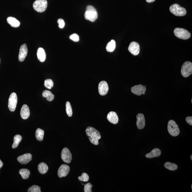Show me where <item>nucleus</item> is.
<instances>
[{"label": "nucleus", "instance_id": "obj_1", "mask_svg": "<svg viewBox=\"0 0 192 192\" xmlns=\"http://www.w3.org/2000/svg\"><path fill=\"white\" fill-rule=\"evenodd\" d=\"M86 135L89 137V139L92 144L95 145L99 144V140L101 138L100 133L95 128L88 127L86 130Z\"/></svg>", "mask_w": 192, "mask_h": 192}, {"label": "nucleus", "instance_id": "obj_2", "mask_svg": "<svg viewBox=\"0 0 192 192\" xmlns=\"http://www.w3.org/2000/svg\"><path fill=\"white\" fill-rule=\"evenodd\" d=\"M98 17V14L96 9L92 6H88L84 14L85 19L93 22L97 19Z\"/></svg>", "mask_w": 192, "mask_h": 192}, {"label": "nucleus", "instance_id": "obj_3", "mask_svg": "<svg viewBox=\"0 0 192 192\" xmlns=\"http://www.w3.org/2000/svg\"><path fill=\"white\" fill-rule=\"evenodd\" d=\"M169 10L170 12L177 16H184L187 14L185 9L180 6L177 4L171 5L170 7Z\"/></svg>", "mask_w": 192, "mask_h": 192}, {"label": "nucleus", "instance_id": "obj_4", "mask_svg": "<svg viewBox=\"0 0 192 192\" xmlns=\"http://www.w3.org/2000/svg\"><path fill=\"white\" fill-rule=\"evenodd\" d=\"M175 35L181 39H188L191 37V34L187 30L183 28H176L174 30Z\"/></svg>", "mask_w": 192, "mask_h": 192}, {"label": "nucleus", "instance_id": "obj_5", "mask_svg": "<svg viewBox=\"0 0 192 192\" xmlns=\"http://www.w3.org/2000/svg\"><path fill=\"white\" fill-rule=\"evenodd\" d=\"M168 130L169 134L173 137L177 136L180 134V130L178 125L175 121L173 120H170L169 121Z\"/></svg>", "mask_w": 192, "mask_h": 192}, {"label": "nucleus", "instance_id": "obj_6", "mask_svg": "<svg viewBox=\"0 0 192 192\" xmlns=\"http://www.w3.org/2000/svg\"><path fill=\"white\" fill-rule=\"evenodd\" d=\"M47 7V0H36L33 4L35 10L39 13H42L45 11Z\"/></svg>", "mask_w": 192, "mask_h": 192}, {"label": "nucleus", "instance_id": "obj_7", "mask_svg": "<svg viewBox=\"0 0 192 192\" xmlns=\"http://www.w3.org/2000/svg\"><path fill=\"white\" fill-rule=\"evenodd\" d=\"M181 74L183 77L187 78L192 74V63L189 61L185 62L182 66Z\"/></svg>", "mask_w": 192, "mask_h": 192}, {"label": "nucleus", "instance_id": "obj_8", "mask_svg": "<svg viewBox=\"0 0 192 192\" xmlns=\"http://www.w3.org/2000/svg\"><path fill=\"white\" fill-rule=\"evenodd\" d=\"M18 102V98L16 94L12 93L11 94L9 99L8 106L11 112H13L16 108Z\"/></svg>", "mask_w": 192, "mask_h": 192}, {"label": "nucleus", "instance_id": "obj_9", "mask_svg": "<svg viewBox=\"0 0 192 192\" xmlns=\"http://www.w3.org/2000/svg\"><path fill=\"white\" fill-rule=\"evenodd\" d=\"M61 158L64 162L69 164L71 162L72 155L70 150L67 148H64L62 150Z\"/></svg>", "mask_w": 192, "mask_h": 192}, {"label": "nucleus", "instance_id": "obj_10", "mask_svg": "<svg viewBox=\"0 0 192 192\" xmlns=\"http://www.w3.org/2000/svg\"><path fill=\"white\" fill-rule=\"evenodd\" d=\"M131 91L134 94L140 96L142 94H145L146 88L145 86L140 84L133 86L131 88Z\"/></svg>", "mask_w": 192, "mask_h": 192}, {"label": "nucleus", "instance_id": "obj_11", "mask_svg": "<svg viewBox=\"0 0 192 192\" xmlns=\"http://www.w3.org/2000/svg\"><path fill=\"white\" fill-rule=\"evenodd\" d=\"M128 50L134 56L138 55L139 54L140 50L139 44L136 42H132L130 44Z\"/></svg>", "mask_w": 192, "mask_h": 192}, {"label": "nucleus", "instance_id": "obj_12", "mask_svg": "<svg viewBox=\"0 0 192 192\" xmlns=\"http://www.w3.org/2000/svg\"><path fill=\"white\" fill-rule=\"evenodd\" d=\"M98 91L99 94L102 96L106 95L109 91V86L107 83L105 81H102L99 83Z\"/></svg>", "mask_w": 192, "mask_h": 192}, {"label": "nucleus", "instance_id": "obj_13", "mask_svg": "<svg viewBox=\"0 0 192 192\" xmlns=\"http://www.w3.org/2000/svg\"><path fill=\"white\" fill-rule=\"evenodd\" d=\"M70 171V167L66 164L60 165L58 171V175L60 177H65L68 174Z\"/></svg>", "mask_w": 192, "mask_h": 192}, {"label": "nucleus", "instance_id": "obj_14", "mask_svg": "<svg viewBox=\"0 0 192 192\" xmlns=\"http://www.w3.org/2000/svg\"><path fill=\"white\" fill-rule=\"evenodd\" d=\"M136 125L138 129H143L145 126V121L143 114L139 113L136 116Z\"/></svg>", "mask_w": 192, "mask_h": 192}, {"label": "nucleus", "instance_id": "obj_15", "mask_svg": "<svg viewBox=\"0 0 192 192\" xmlns=\"http://www.w3.org/2000/svg\"><path fill=\"white\" fill-rule=\"evenodd\" d=\"M32 159V155L30 153H26L19 156L17 160L20 163L25 164L28 163Z\"/></svg>", "mask_w": 192, "mask_h": 192}, {"label": "nucleus", "instance_id": "obj_16", "mask_svg": "<svg viewBox=\"0 0 192 192\" xmlns=\"http://www.w3.org/2000/svg\"><path fill=\"white\" fill-rule=\"evenodd\" d=\"M28 50L26 44H23L20 47L18 59L20 62H23L25 59L27 55Z\"/></svg>", "mask_w": 192, "mask_h": 192}, {"label": "nucleus", "instance_id": "obj_17", "mask_svg": "<svg viewBox=\"0 0 192 192\" xmlns=\"http://www.w3.org/2000/svg\"><path fill=\"white\" fill-rule=\"evenodd\" d=\"M107 119L111 123L114 124H118L119 122V118L116 112H111L108 113Z\"/></svg>", "mask_w": 192, "mask_h": 192}, {"label": "nucleus", "instance_id": "obj_18", "mask_svg": "<svg viewBox=\"0 0 192 192\" xmlns=\"http://www.w3.org/2000/svg\"><path fill=\"white\" fill-rule=\"evenodd\" d=\"M30 115L29 108L27 105H23L21 111V115L23 119L26 120L28 119Z\"/></svg>", "mask_w": 192, "mask_h": 192}, {"label": "nucleus", "instance_id": "obj_19", "mask_svg": "<svg viewBox=\"0 0 192 192\" xmlns=\"http://www.w3.org/2000/svg\"><path fill=\"white\" fill-rule=\"evenodd\" d=\"M161 154V150L158 148H155L153 149L151 152L146 154L145 157L148 158H152L159 157Z\"/></svg>", "mask_w": 192, "mask_h": 192}, {"label": "nucleus", "instance_id": "obj_20", "mask_svg": "<svg viewBox=\"0 0 192 192\" xmlns=\"http://www.w3.org/2000/svg\"><path fill=\"white\" fill-rule=\"evenodd\" d=\"M37 57L38 60L41 62L45 61L46 59V53L45 50L42 48H39L37 50Z\"/></svg>", "mask_w": 192, "mask_h": 192}, {"label": "nucleus", "instance_id": "obj_21", "mask_svg": "<svg viewBox=\"0 0 192 192\" xmlns=\"http://www.w3.org/2000/svg\"><path fill=\"white\" fill-rule=\"evenodd\" d=\"M7 22L11 27H17L20 25V23L16 19L13 17H9L7 19Z\"/></svg>", "mask_w": 192, "mask_h": 192}, {"label": "nucleus", "instance_id": "obj_22", "mask_svg": "<svg viewBox=\"0 0 192 192\" xmlns=\"http://www.w3.org/2000/svg\"><path fill=\"white\" fill-rule=\"evenodd\" d=\"M39 171L41 174H45L47 173L48 170V167L44 163H41L38 166Z\"/></svg>", "mask_w": 192, "mask_h": 192}, {"label": "nucleus", "instance_id": "obj_23", "mask_svg": "<svg viewBox=\"0 0 192 192\" xmlns=\"http://www.w3.org/2000/svg\"><path fill=\"white\" fill-rule=\"evenodd\" d=\"M44 135V131L43 130L38 128L35 132L36 138L37 140L41 141L43 140Z\"/></svg>", "mask_w": 192, "mask_h": 192}, {"label": "nucleus", "instance_id": "obj_24", "mask_svg": "<svg viewBox=\"0 0 192 192\" xmlns=\"http://www.w3.org/2000/svg\"><path fill=\"white\" fill-rule=\"evenodd\" d=\"M42 95L44 97L47 98V100L49 102L53 101L54 97V95L52 94V92L47 90L44 91Z\"/></svg>", "mask_w": 192, "mask_h": 192}, {"label": "nucleus", "instance_id": "obj_25", "mask_svg": "<svg viewBox=\"0 0 192 192\" xmlns=\"http://www.w3.org/2000/svg\"><path fill=\"white\" fill-rule=\"evenodd\" d=\"M22 136L21 135H15L14 138V143L12 145V148L14 149L17 148L22 140Z\"/></svg>", "mask_w": 192, "mask_h": 192}, {"label": "nucleus", "instance_id": "obj_26", "mask_svg": "<svg viewBox=\"0 0 192 192\" xmlns=\"http://www.w3.org/2000/svg\"><path fill=\"white\" fill-rule=\"evenodd\" d=\"M116 47V43L113 40L108 43L106 47V50L108 52H112L115 50Z\"/></svg>", "mask_w": 192, "mask_h": 192}, {"label": "nucleus", "instance_id": "obj_27", "mask_svg": "<svg viewBox=\"0 0 192 192\" xmlns=\"http://www.w3.org/2000/svg\"><path fill=\"white\" fill-rule=\"evenodd\" d=\"M165 168L171 171H175L178 168L177 164L170 162H167L164 164Z\"/></svg>", "mask_w": 192, "mask_h": 192}, {"label": "nucleus", "instance_id": "obj_28", "mask_svg": "<svg viewBox=\"0 0 192 192\" xmlns=\"http://www.w3.org/2000/svg\"><path fill=\"white\" fill-rule=\"evenodd\" d=\"M19 174L21 175L22 178L26 179L29 178L30 175V171L27 169H22L20 170Z\"/></svg>", "mask_w": 192, "mask_h": 192}, {"label": "nucleus", "instance_id": "obj_29", "mask_svg": "<svg viewBox=\"0 0 192 192\" xmlns=\"http://www.w3.org/2000/svg\"><path fill=\"white\" fill-rule=\"evenodd\" d=\"M66 112H67L68 116L70 117L72 116L73 114V112H72V109L71 104L70 102H66Z\"/></svg>", "mask_w": 192, "mask_h": 192}, {"label": "nucleus", "instance_id": "obj_30", "mask_svg": "<svg viewBox=\"0 0 192 192\" xmlns=\"http://www.w3.org/2000/svg\"><path fill=\"white\" fill-rule=\"evenodd\" d=\"M53 82L51 79H47L45 81L44 86L48 89H51L53 87Z\"/></svg>", "mask_w": 192, "mask_h": 192}, {"label": "nucleus", "instance_id": "obj_31", "mask_svg": "<svg viewBox=\"0 0 192 192\" xmlns=\"http://www.w3.org/2000/svg\"><path fill=\"white\" fill-rule=\"evenodd\" d=\"M79 181L83 182H87L89 181V176L86 173H82V175L78 177Z\"/></svg>", "mask_w": 192, "mask_h": 192}, {"label": "nucleus", "instance_id": "obj_32", "mask_svg": "<svg viewBox=\"0 0 192 192\" xmlns=\"http://www.w3.org/2000/svg\"><path fill=\"white\" fill-rule=\"evenodd\" d=\"M28 192H41L40 187L38 186L34 185L29 188L27 191Z\"/></svg>", "mask_w": 192, "mask_h": 192}, {"label": "nucleus", "instance_id": "obj_33", "mask_svg": "<svg viewBox=\"0 0 192 192\" xmlns=\"http://www.w3.org/2000/svg\"><path fill=\"white\" fill-rule=\"evenodd\" d=\"M93 187V185L90 183H88L84 185V192H92L91 189Z\"/></svg>", "mask_w": 192, "mask_h": 192}, {"label": "nucleus", "instance_id": "obj_34", "mask_svg": "<svg viewBox=\"0 0 192 192\" xmlns=\"http://www.w3.org/2000/svg\"><path fill=\"white\" fill-rule=\"evenodd\" d=\"M70 40L74 42H78L79 40V36L76 34L72 35L70 36Z\"/></svg>", "mask_w": 192, "mask_h": 192}, {"label": "nucleus", "instance_id": "obj_35", "mask_svg": "<svg viewBox=\"0 0 192 192\" xmlns=\"http://www.w3.org/2000/svg\"><path fill=\"white\" fill-rule=\"evenodd\" d=\"M58 23L59 24V27L60 29H62L65 26V23L63 19H59L57 21Z\"/></svg>", "mask_w": 192, "mask_h": 192}, {"label": "nucleus", "instance_id": "obj_36", "mask_svg": "<svg viewBox=\"0 0 192 192\" xmlns=\"http://www.w3.org/2000/svg\"><path fill=\"white\" fill-rule=\"evenodd\" d=\"M186 122L190 125H192V117L188 116L186 118Z\"/></svg>", "mask_w": 192, "mask_h": 192}, {"label": "nucleus", "instance_id": "obj_37", "mask_svg": "<svg viewBox=\"0 0 192 192\" xmlns=\"http://www.w3.org/2000/svg\"><path fill=\"white\" fill-rule=\"evenodd\" d=\"M155 0H146L147 2L150 3L154 2V1H155Z\"/></svg>", "mask_w": 192, "mask_h": 192}, {"label": "nucleus", "instance_id": "obj_38", "mask_svg": "<svg viewBox=\"0 0 192 192\" xmlns=\"http://www.w3.org/2000/svg\"><path fill=\"white\" fill-rule=\"evenodd\" d=\"M3 164L2 161H1V160H0V169L1 168V167H3Z\"/></svg>", "mask_w": 192, "mask_h": 192}, {"label": "nucleus", "instance_id": "obj_39", "mask_svg": "<svg viewBox=\"0 0 192 192\" xmlns=\"http://www.w3.org/2000/svg\"><path fill=\"white\" fill-rule=\"evenodd\" d=\"M190 159H191V161H192V155H191V157H190Z\"/></svg>", "mask_w": 192, "mask_h": 192}, {"label": "nucleus", "instance_id": "obj_40", "mask_svg": "<svg viewBox=\"0 0 192 192\" xmlns=\"http://www.w3.org/2000/svg\"><path fill=\"white\" fill-rule=\"evenodd\" d=\"M191 189H192V185H191Z\"/></svg>", "mask_w": 192, "mask_h": 192}]
</instances>
